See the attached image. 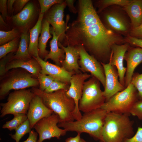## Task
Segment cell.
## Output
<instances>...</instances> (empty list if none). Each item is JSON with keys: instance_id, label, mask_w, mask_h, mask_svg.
Listing matches in <instances>:
<instances>
[{"instance_id": "6da1fadb", "label": "cell", "mask_w": 142, "mask_h": 142, "mask_svg": "<svg viewBox=\"0 0 142 142\" xmlns=\"http://www.w3.org/2000/svg\"><path fill=\"white\" fill-rule=\"evenodd\" d=\"M78 5L77 17L67 24L61 44L64 47L82 46L98 61L108 63L112 46L126 43L124 37L105 26L91 0H78Z\"/></svg>"}, {"instance_id": "7a4b0ae2", "label": "cell", "mask_w": 142, "mask_h": 142, "mask_svg": "<svg viewBox=\"0 0 142 142\" xmlns=\"http://www.w3.org/2000/svg\"><path fill=\"white\" fill-rule=\"evenodd\" d=\"M130 114L107 113L103 127L101 142H124L134 135L133 121Z\"/></svg>"}, {"instance_id": "3957f363", "label": "cell", "mask_w": 142, "mask_h": 142, "mask_svg": "<svg viewBox=\"0 0 142 142\" xmlns=\"http://www.w3.org/2000/svg\"><path fill=\"white\" fill-rule=\"evenodd\" d=\"M107 113L101 108L84 113L79 120L59 123V127L67 131L88 134L95 139L102 141V133Z\"/></svg>"}, {"instance_id": "277c9868", "label": "cell", "mask_w": 142, "mask_h": 142, "mask_svg": "<svg viewBox=\"0 0 142 142\" xmlns=\"http://www.w3.org/2000/svg\"><path fill=\"white\" fill-rule=\"evenodd\" d=\"M31 90L35 95L41 97L47 107L58 115L59 123L75 120L72 114L75 108V102L72 98L67 96V90L62 89L47 93L35 87Z\"/></svg>"}, {"instance_id": "5b68a950", "label": "cell", "mask_w": 142, "mask_h": 142, "mask_svg": "<svg viewBox=\"0 0 142 142\" xmlns=\"http://www.w3.org/2000/svg\"><path fill=\"white\" fill-rule=\"evenodd\" d=\"M99 14L102 22L107 29L124 37L129 35L132 29L131 21L122 7L110 6Z\"/></svg>"}, {"instance_id": "8992f818", "label": "cell", "mask_w": 142, "mask_h": 142, "mask_svg": "<svg viewBox=\"0 0 142 142\" xmlns=\"http://www.w3.org/2000/svg\"><path fill=\"white\" fill-rule=\"evenodd\" d=\"M137 91L130 83L124 90L118 92L105 102L101 108L107 113L115 112L128 114L138 100Z\"/></svg>"}, {"instance_id": "52a82bcc", "label": "cell", "mask_w": 142, "mask_h": 142, "mask_svg": "<svg viewBox=\"0 0 142 142\" xmlns=\"http://www.w3.org/2000/svg\"><path fill=\"white\" fill-rule=\"evenodd\" d=\"M100 82L93 76L85 82L79 104L80 111L86 113L100 108L105 102Z\"/></svg>"}, {"instance_id": "ba28073f", "label": "cell", "mask_w": 142, "mask_h": 142, "mask_svg": "<svg viewBox=\"0 0 142 142\" xmlns=\"http://www.w3.org/2000/svg\"><path fill=\"white\" fill-rule=\"evenodd\" d=\"M35 95L31 90H16L9 94L7 101L1 103V118L8 114H27L30 103Z\"/></svg>"}, {"instance_id": "9c48e42d", "label": "cell", "mask_w": 142, "mask_h": 142, "mask_svg": "<svg viewBox=\"0 0 142 142\" xmlns=\"http://www.w3.org/2000/svg\"><path fill=\"white\" fill-rule=\"evenodd\" d=\"M59 122L58 115L53 113L51 115L38 121L34 126L39 136L37 142H43L44 140L55 137L58 139L65 135L67 131L58 126Z\"/></svg>"}, {"instance_id": "30bf717a", "label": "cell", "mask_w": 142, "mask_h": 142, "mask_svg": "<svg viewBox=\"0 0 142 142\" xmlns=\"http://www.w3.org/2000/svg\"><path fill=\"white\" fill-rule=\"evenodd\" d=\"M33 76L31 74L23 73H17L11 76L0 85V99H3L11 90L34 87L39 85L38 79Z\"/></svg>"}, {"instance_id": "8fae6325", "label": "cell", "mask_w": 142, "mask_h": 142, "mask_svg": "<svg viewBox=\"0 0 142 142\" xmlns=\"http://www.w3.org/2000/svg\"><path fill=\"white\" fill-rule=\"evenodd\" d=\"M67 6L66 2L53 5L45 14L44 18L52 26L56 35L58 37V43H61L65 36L67 23L63 20L64 11Z\"/></svg>"}, {"instance_id": "7c38bea8", "label": "cell", "mask_w": 142, "mask_h": 142, "mask_svg": "<svg viewBox=\"0 0 142 142\" xmlns=\"http://www.w3.org/2000/svg\"><path fill=\"white\" fill-rule=\"evenodd\" d=\"M90 76L86 73H78L73 75L70 81V85L66 92L67 96L72 98L75 102V108L72 114L75 120H79L82 117L79 108V103L82 95L85 81Z\"/></svg>"}, {"instance_id": "4fadbf2b", "label": "cell", "mask_w": 142, "mask_h": 142, "mask_svg": "<svg viewBox=\"0 0 142 142\" xmlns=\"http://www.w3.org/2000/svg\"><path fill=\"white\" fill-rule=\"evenodd\" d=\"M76 47L78 48L79 52V63L82 69L85 72H90L92 76L98 80L104 88L105 75L104 68L101 63L88 54L82 46Z\"/></svg>"}, {"instance_id": "5bb4252c", "label": "cell", "mask_w": 142, "mask_h": 142, "mask_svg": "<svg viewBox=\"0 0 142 142\" xmlns=\"http://www.w3.org/2000/svg\"><path fill=\"white\" fill-rule=\"evenodd\" d=\"M100 63L103 68L105 75V84L103 94L106 102L126 88L120 83L118 72L115 67L109 63Z\"/></svg>"}, {"instance_id": "9a60e30c", "label": "cell", "mask_w": 142, "mask_h": 142, "mask_svg": "<svg viewBox=\"0 0 142 142\" xmlns=\"http://www.w3.org/2000/svg\"><path fill=\"white\" fill-rule=\"evenodd\" d=\"M37 13L34 4L29 1L21 12L12 16V21L22 32L28 31Z\"/></svg>"}, {"instance_id": "2e32d148", "label": "cell", "mask_w": 142, "mask_h": 142, "mask_svg": "<svg viewBox=\"0 0 142 142\" xmlns=\"http://www.w3.org/2000/svg\"><path fill=\"white\" fill-rule=\"evenodd\" d=\"M130 45L127 43L122 44L113 45L111 47V54L108 63L116 67L119 81L124 86L125 75L126 68L124 67L123 62L125 54Z\"/></svg>"}, {"instance_id": "e0dca14e", "label": "cell", "mask_w": 142, "mask_h": 142, "mask_svg": "<svg viewBox=\"0 0 142 142\" xmlns=\"http://www.w3.org/2000/svg\"><path fill=\"white\" fill-rule=\"evenodd\" d=\"M53 113L45 105L40 97L35 94L30 103L27 114L31 129L39 120L49 116Z\"/></svg>"}, {"instance_id": "ac0fdd59", "label": "cell", "mask_w": 142, "mask_h": 142, "mask_svg": "<svg viewBox=\"0 0 142 142\" xmlns=\"http://www.w3.org/2000/svg\"><path fill=\"white\" fill-rule=\"evenodd\" d=\"M38 62L41 67L40 73L50 75L54 80L65 83L70 82L73 73L67 71L64 68L48 63L43 60L39 56L33 57Z\"/></svg>"}, {"instance_id": "d6986e66", "label": "cell", "mask_w": 142, "mask_h": 142, "mask_svg": "<svg viewBox=\"0 0 142 142\" xmlns=\"http://www.w3.org/2000/svg\"><path fill=\"white\" fill-rule=\"evenodd\" d=\"M124 60L127 63L125 77V86L126 88L131 83L135 68L142 62V48L130 45L125 54Z\"/></svg>"}, {"instance_id": "ffe728a7", "label": "cell", "mask_w": 142, "mask_h": 142, "mask_svg": "<svg viewBox=\"0 0 142 142\" xmlns=\"http://www.w3.org/2000/svg\"><path fill=\"white\" fill-rule=\"evenodd\" d=\"M58 44L59 47L64 50L65 54L64 59L60 61L62 67L69 72L78 73L80 68L78 62L79 57L78 48L69 45L64 47L60 43H58Z\"/></svg>"}, {"instance_id": "44dd1931", "label": "cell", "mask_w": 142, "mask_h": 142, "mask_svg": "<svg viewBox=\"0 0 142 142\" xmlns=\"http://www.w3.org/2000/svg\"><path fill=\"white\" fill-rule=\"evenodd\" d=\"M21 68L27 71L33 76L37 77L40 73L41 67L38 61L33 57L30 59L24 60L13 59L7 65L6 70L7 72L12 69Z\"/></svg>"}, {"instance_id": "7402d4cb", "label": "cell", "mask_w": 142, "mask_h": 142, "mask_svg": "<svg viewBox=\"0 0 142 142\" xmlns=\"http://www.w3.org/2000/svg\"><path fill=\"white\" fill-rule=\"evenodd\" d=\"M130 19L132 29L142 23V0H132L127 5L123 7Z\"/></svg>"}, {"instance_id": "603a6c76", "label": "cell", "mask_w": 142, "mask_h": 142, "mask_svg": "<svg viewBox=\"0 0 142 142\" xmlns=\"http://www.w3.org/2000/svg\"><path fill=\"white\" fill-rule=\"evenodd\" d=\"M44 14L39 13L36 24L29 31L30 41L28 50L32 57H36L39 56L38 39L42 30V21Z\"/></svg>"}, {"instance_id": "cb8c5ba5", "label": "cell", "mask_w": 142, "mask_h": 142, "mask_svg": "<svg viewBox=\"0 0 142 142\" xmlns=\"http://www.w3.org/2000/svg\"><path fill=\"white\" fill-rule=\"evenodd\" d=\"M50 32L53 36L52 39L50 42V50L44 58V60L46 61L48 59H51L56 65L59 66L61 65L60 61L65 59V52L63 49L59 48L58 44L59 37L56 35L52 27L50 28Z\"/></svg>"}, {"instance_id": "d4e9b609", "label": "cell", "mask_w": 142, "mask_h": 142, "mask_svg": "<svg viewBox=\"0 0 142 142\" xmlns=\"http://www.w3.org/2000/svg\"><path fill=\"white\" fill-rule=\"evenodd\" d=\"M50 24L44 18L42 23V29L38 39V48L39 57L43 59L49 52L46 50L47 44L52 36L50 32Z\"/></svg>"}, {"instance_id": "484cf974", "label": "cell", "mask_w": 142, "mask_h": 142, "mask_svg": "<svg viewBox=\"0 0 142 142\" xmlns=\"http://www.w3.org/2000/svg\"><path fill=\"white\" fill-rule=\"evenodd\" d=\"M28 32H22L18 47L14 55V59L27 60L32 58L28 50L30 36Z\"/></svg>"}, {"instance_id": "4316f807", "label": "cell", "mask_w": 142, "mask_h": 142, "mask_svg": "<svg viewBox=\"0 0 142 142\" xmlns=\"http://www.w3.org/2000/svg\"><path fill=\"white\" fill-rule=\"evenodd\" d=\"M132 0H100L97 1L98 10L97 12L99 14L105 8L117 5L122 7L130 3Z\"/></svg>"}, {"instance_id": "83f0119b", "label": "cell", "mask_w": 142, "mask_h": 142, "mask_svg": "<svg viewBox=\"0 0 142 142\" xmlns=\"http://www.w3.org/2000/svg\"><path fill=\"white\" fill-rule=\"evenodd\" d=\"M13 115L12 120L6 121L3 125V128L7 129L10 131L15 130L28 119L26 114H18Z\"/></svg>"}, {"instance_id": "f1b7e54d", "label": "cell", "mask_w": 142, "mask_h": 142, "mask_svg": "<svg viewBox=\"0 0 142 142\" xmlns=\"http://www.w3.org/2000/svg\"><path fill=\"white\" fill-rule=\"evenodd\" d=\"M19 37L0 47V58L5 56L11 52L17 51L19 43Z\"/></svg>"}, {"instance_id": "f546056e", "label": "cell", "mask_w": 142, "mask_h": 142, "mask_svg": "<svg viewBox=\"0 0 142 142\" xmlns=\"http://www.w3.org/2000/svg\"><path fill=\"white\" fill-rule=\"evenodd\" d=\"M31 129L29 122L27 119L15 130V133L14 134L10 135L16 142H19L24 135L31 132Z\"/></svg>"}, {"instance_id": "4dcf8cb0", "label": "cell", "mask_w": 142, "mask_h": 142, "mask_svg": "<svg viewBox=\"0 0 142 142\" xmlns=\"http://www.w3.org/2000/svg\"><path fill=\"white\" fill-rule=\"evenodd\" d=\"M19 30L16 28H13L7 31L0 30V46L19 37Z\"/></svg>"}, {"instance_id": "1f68e13d", "label": "cell", "mask_w": 142, "mask_h": 142, "mask_svg": "<svg viewBox=\"0 0 142 142\" xmlns=\"http://www.w3.org/2000/svg\"><path fill=\"white\" fill-rule=\"evenodd\" d=\"M39 86V89L44 91L50 85L54 79L50 75L42 74L40 73L37 77Z\"/></svg>"}, {"instance_id": "d6a6232c", "label": "cell", "mask_w": 142, "mask_h": 142, "mask_svg": "<svg viewBox=\"0 0 142 142\" xmlns=\"http://www.w3.org/2000/svg\"><path fill=\"white\" fill-rule=\"evenodd\" d=\"M130 83L136 89L139 99L142 100V73H134Z\"/></svg>"}, {"instance_id": "836d02e7", "label": "cell", "mask_w": 142, "mask_h": 142, "mask_svg": "<svg viewBox=\"0 0 142 142\" xmlns=\"http://www.w3.org/2000/svg\"><path fill=\"white\" fill-rule=\"evenodd\" d=\"M64 1L62 0H39L40 7V13L44 14L54 5L62 3Z\"/></svg>"}, {"instance_id": "e575fe53", "label": "cell", "mask_w": 142, "mask_h": 142, "mask_svg": "<svg viewBox=\"0 0 142 142\" xmlns=\"http://www.w3.org/2000/svg\"><path fill=\"white\" fill-rule=\"evenodd\" d=\"M66 83L54 80L49 86L44 91L46 93H49L62 89L67 91L68 89Z\"/></svg>"}, {"instance_id": "d590c367", "label": "cell", "mask_w": 142, "mask_h": 142, "mask_svg": "<svg viewBox=\"0 0 142 142\" xmlns=\"http://www.w3.org/2000/svg\"><path fill=\"white\" fill-rule=\"evenodd\" d=\"M14 52H11L1 59L0 61V75L3 76L7 72L6 68L7 64L14 59Z\"/></svg>"}, {"instance_id": "8d00e7d4", "label": "cell", "mask_w": 142, "mask_h": 142, "mask_svg": "<svg viewBox=\"0 0 142 142\" xmlns=\"http://www.w3.org/2000/svg\"><path fill=\"white\" fill-rule=\"evenodd\" d=\"M130 114L142 120V100L137 101L131 109Z\"/></svg>"}, {"instance_id": "74e56055", "label": "cell", "mask_w": 142, "mask_h": 142, "mask_svg": "<svg viewBox=\"0 0 142 142\" xmlns=\"http://www.w3.org/2000/svg\"><path fill=\"white\" fill-rule=\"evenodd\" d=\"M30 1L29 0H15L13 5L14 15L21 12Z\"/></svg>"}, {"instance_id": "f35d334b", "label": "cell", "mask_w": 142, "mask_h": 142, "mask_svg": "<svg viewBox=\"0 0 142 142\" xmlns=\"http://www.w3.org/2000/svg\"><path fill=\"white\" fill-rule=\"evenodd\" d=\"M126 43L131 46L138 47L142 48V39L128 36L124 37Z\"/></svg>"}, {"instance_id": "ab89813d", "label": "cell", "mask_w": 142, "mask_h": 142, "mask_svg": "<svg viewBox=\"0 0 142 142\" xmlns=\"http://www.w3.org/2000/svg\"><path fill=\"white\" fill-rule=\"evenodd\" d=\"M124 142H142V127H138L135 134Z\"/></svg>"}, {"instance_id": "60d3db41", "label": "cell", "mask_w": 142, "mask_h": 142, "mask_svg": "<svg viewBox=\"0 0 142 142\" xmlns=\"http://www.w3.org/2000/svg\"><path fill=\"white\" fill-rule=\"evenodd\" d=\"M129 36L142 39V23L138 27L131 29Z\"/></svg>"}, {"instance_id": "b9f144b4", "label": "cell", "mask_w": 142, "mask_h": 142, "mask_svg": "<svg viewBox=\"0 0 142 142\" xmlns=\"http://www.w3.org/2000/svg\"><path fill=\"white\" fill-rule=\"evenodd\" d=\"M7 0H0V11L1 16L5 20L8 16Z\"/></svg>"}, {"instance_id": "7bdbcfd3", "label": "cell", "mask_w": 142, "mask_h": 142, "mask_svg": "<svg viewBox=\"0 0 142 142\" xmlns=\"http://www.w3.org/2000/svg\"><path fill=\"white\" fill-rule=\"evenodd\" d=\"M38 134L34 130H31L29 133L28 138L25 141L22 142H37Z\"/></svg>"}, {"instance_id": "ee69618b", "label": "cell", "mask_w": 142, "mask_h": 142, "mask_svg": "<svg viewBox=\"0 0 142 142\" xmlns=\"http://www.w3.org/2000/svg\"><path fill=\"white\" fill-rule=\"evenodd\" d=\"M67 6L69 7V10L70 12L74 13H76L77 12V10L74 6V0H65Z\"/></svg>"}, {"instance_id": "f6af8a7d", "label": "cell", "mask_w": 142, "mask_h": 142, "mask_svg": "<svg viewBox=\"0 0 142 142\" xmlns=\"http://www.w3.org/2000/svg\"><path fill=\"white\" fill-rule=\"evenodd\" d=\"M15 0H8L7 1V7L8 14L13 13V5Z\"/></svg>"}, {"instance_id": "bcb514c9", "label": "cell", "mask_w": 142, "mask_h": 142, "mask_svg": "<svg viewBox=\"0 0 142 142\" xmlns=\"http://www.w3.org/2000/svg\"><path fill=\"white\" fill-rule=\"evenodd\" d=\"M80 134L77 133V135L74 137H70L67 138L65 142H79L81 138Z\"/></svg>"}, {"instance_id": "7dc6e473", "label": "cell", "mask_w": 142, "mask_h": 142, "mask_svg": "<svg viewBox=\"0 0 142 142\" xmlns=\"http://www.w3.org/2000/svg\"><path fill=\"white\" fill-rule=\"evenodd\" d=\"M0 27H5L7 26V24L5 22L4 20L3 19L1 15H0Z\"/></svg>"}, {"instance_id": "c3c4849f", "label": "cell", "mask_w": 142, "mask_h": 142, "mask_svg": "<svg viewBox=\"0 0 142 142\" xmlns=\"http://www.w3.org/2000/svg\"><path fill=\"white\" fill-rule=\"evenodd\" d=\"M79 142H88L82 138H81Z\"/></svg>"}]
</instances>
